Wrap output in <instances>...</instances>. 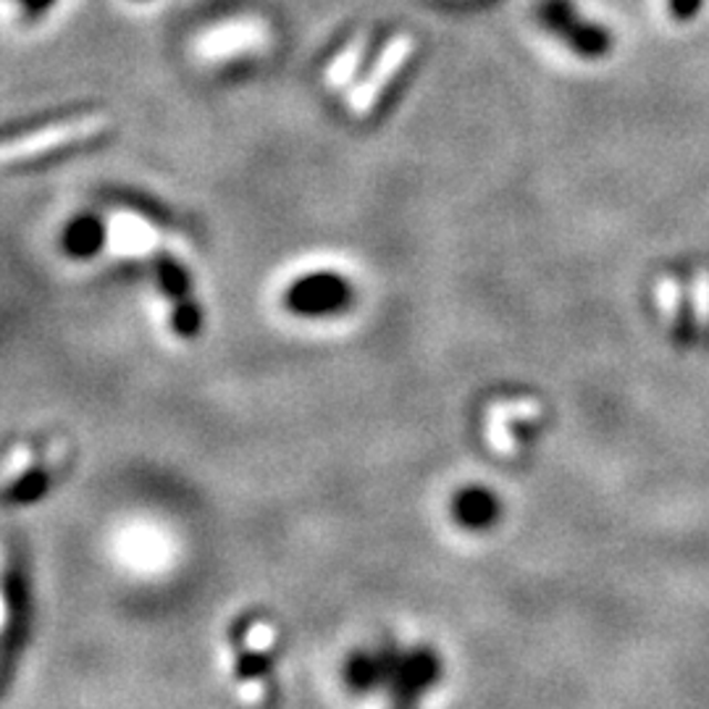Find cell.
Returning <instances> with one entry per match:
<instances>
[{
	"mask_svg": "<svg viewBox=\"0 0 709 709\" xmlns=\"http://www.w3.org/2000/svg\"><path fill=\"white\" fill-rule=\"evenodd\" d=\"M407 53H410V40H405V38L392 40L389 45H386V51L382 53V59H378L374 72L368 74V80H365L361 87L350 95V108H353V114L363 116L374 108L376 97L382 95V90L386 87V84H389L392 74L397 72V66H403Z\"/></svg>",
	"mask_w": 709,
	"mask_h": 709,
	"instance_id": "cell-2",
	"label": "cell"
},
{
	"mask_svg": "<svg viewBox=\"0 0 709 709\" xmlns=\"http://www.w3.org/2000/svg\"><path fill=\"white\" fill-rule=\"evenodd\" d=\"M111 242H114L116 250L129 252H147L156 242V234L145 227L143 221L135 219V216H118L114 221V229H111Z\"/></svg>",
	"mask_w": 709,
	"mask_h": 709,
	"instance_id": "cell-4",
	"label": "cell"
},
{
	"mask_svg": "<svg viewBox=\"0 0 709 709\" xmlns=\"http://www.w3.org/2000/svg\"><path fill=\"white\" fill-rule=\"evenodd\" d=\"M273 642H277V630H273L269 623H256V626L248 630V647L252 651H265L273 647Z\"/></svg>",
	"mask_w": 709,
	"mask_h": 709,
	"instance_id": "cell-9",
	"label": "cell"
},
{
	"mask_svg": "<svg viewBox=\"0 0 709 709\" xmlns=\"http://www.w3.org/2000/svg\"><path fill=\"white\" fill-rule=\"evenodd\" d=\"M657 303L663 307L665 319L670 321L672 332L680 342L689 340V326H686V313H684V303H680V290L672 279H659L657 284Z\"/></svg>",
	"mask_w": 709,
	"mask_h": 709,
	"instance_id": "cell-6",
	"label": "cell"
},
{
	"mask_svg": "<svg viewBox=\"0 0 709 709\" xmlns=\"http://www.w3.org/2000/svg\"><path fill=\"white\" fill-rule=\"evenodd\" d=\"M699 3L701 0H670L672 11H676L678 19H689V13L697 11Z\"/></svg>",
	"mask_w": 709,
	"mask_h": 709,
	"instance_id": "cell-11",
	"label": "cell"
},
{
	"mask_svg": "<svg viewBox=\"0 0 709 709\" xmlns=\"http://www.w3.org/2000/svg\"><path fill=\"white\" fill-rule=\"evenodd\" d=\"M691 303H694V324L699 334H709V273L699 271L691 284Z\"/></svg>",
	"mask_w": 709,
	"mask_h": 709,
	"instance_id": "cell-7",
	"label": "cell"
},
{
	"mask_svg": "<svg viewBox=\"0 0 709 709\" xmlns=\"http://www.w3.org/2000/svg\"><path fill=\"white\" fill-rule=\"evenodd\" d=\"M550 17L552 24L560 27L584 53H602L607 48V34L594 30V27H578V21L573 19L567 21V9L563 3H554L550 9Z\"/></svg>",
	"mask_w": 709,
	"mask_h": 709,
	"instance_id": "cell-5",
	"label": "cell"
},
{
	"mask_svg": "<svg viewBox=\"0 0 709 709\" xmlns=\"http://www.w3.org/2000/svg\"><path fill=\"white\" fill-rule=\"evenodd\" d=\"M30 462H32V452H30V449L19 447L17 452H13L11 458H9V462H6V473H3L6 487H11V483L19 479V473H24V470L30 468Z\"/></svg>",
	"mask_w": 709,
	"mask_h": 709,
	"instance_id": "cell-10",
	"label": "cell"
},
{
	"mask_svg": "<svg viewBox=\"0 0 709 709\" xmlns=\"http://www.w3.org/2000/svg\"><path fill=\"white\" fill-rule=\"evenodd\" d=\"M256 42H261V30H258L256 24H227L221 27V30L206 34L198 42V51L200 55H227V53H237V51H244V48L256 45Z\"/></svg>",
	"mask_w": 709,
	"mask_h": 709,
	"instance_id": "cell-3",
	"label": "cell"
},
{
	"mask_svg": "<svg viewBox=\"0 0 709 709\" xmlns=\"http://www.w3.org/2000/svg\"><path fill=\"white\" fill-rule=\"evenodd\" d=\"M357 59H361V45L347 48V51L332 63V69H329L326 74L329 84H332V87H336V84H345L357 69Z\"/></svg>",
	"mask_w": 709,
	"mask_h": 709,
	"instance_id": "cell-8",
	"label": "cell"
},
{
	"mask_svg": "<svg viewBox=\"0 0 709 709\" xmlns=\"http://www.w3.org/2000/svg\"><path fill=\"white\" fill-rule=\"evenodd\" d=\"M105 126H108V122H105L103 116H84L74 118V122H63L59 126H45V129L32 132V135L9 139L3 147V160L6 164H13V160L45 156V153L76 145L82 143V139L97 137Z\"/></svg>",
	"mask_w": 709,
	"mask_h": 709,
	"instance_id": "cell-1",
	"label": "cell"
}]
</instances>
